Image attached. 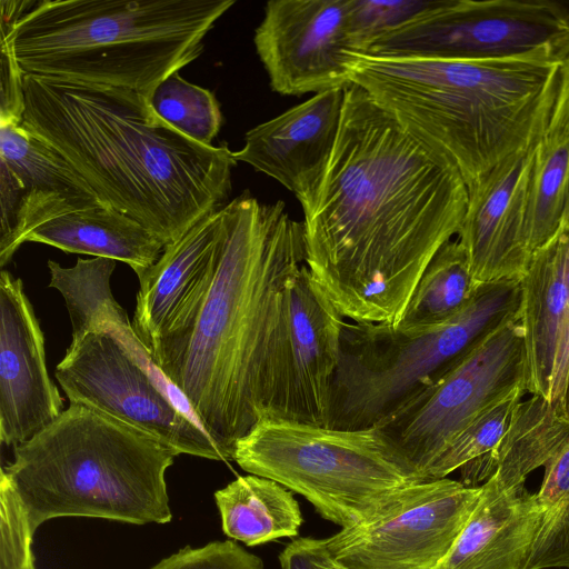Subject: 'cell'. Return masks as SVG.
I'll return each mask as SVG.
<instances>
[{
    "instance_id": "6da1fadb",
    "label": "cell",
    "mask_w": 569,
    "mask_h": 569,
    "mask_svg": "<svg viewBox=\"0 0 569 569\" xmlns=\"http://www.w3.org/2000/svg\"><path fill=\"white\" fill-rule=\"evenodd\" d=\"M467 204L457 167L351 84L322 180L302 206L307 267L345 318L396 323Z\"/></svg>"
},
{
    "instance_id": "7a4b0ae2",
    "label": "cell",
    "mask_w": 569,
    "mask_h": 569,
    "mask_svg": "<svg viewBox=\"0 0 569 569\" xmlns=\"http://www.w3.org/2000/svg\"><path fill=\"white\" fill-rule=\"evenodd\" d=\"M305 264L303 223L282 201L234 198L222 207L217 266L203 298L148 349L227 460L268 417L284 297Z\"/></svg>"
},
{
    "instance_id": "3957f363",
    "label": "cell",
    "mask_w": 569,
    "mask_h": 569,
    "mask_svg": "<svg viewBox=\"0 0 569 569\" xmlns=\"http://www.w3.org/2000/svg\"><path fill=\"white\" fill-rule=\"evenodd\" d=\"M22 124L53 148L103 206L164 246L228 203L237 161L170 127L129 89L23 76Z\"/></svg>"
},
{
    "instance_id": "277c9868",
    "label": "cell",
    "mask_w": 569,
    "mask_h": 569,
    "mask_svg": "<svg viewBox=\"0 0 569 569\" xmlns=\"http://www.w3.org/2000/svg\"><path fill=\"white\" fill-rule=\"evenodd\" d=\"M561 62L353 54L350 81L447 157L469 188L548 123Z\"/></svg>"
},
{
    "instance_id": "5b68a950",
    "label": "cell",
    "mask_w": 569,
    "mask_h": 569,
    "mask_svg": "<svg viewBox=\"0 0 569 569\" xmlns=\"http://www.w3.org/2000/svg\"><path fill=\"white\" fill-rule=\"evenodd\" d=\"M234 0H40L17 19L1 16V37L23 74L133 90L147 99L196 60Z\"/></svg>"
},
{
    "instance_id": "8992f818",
    "label": "cell",
    "mask_w": 569,
    "mask_h": 569,
    "mask_svg": "<svg viewBox=\"0 0 569 569\" xmlns=\"http://www.w3.org/2000/svg\"><path fill=\"white\" fill-rule=\"evenodd\" d=\"M178 455L107 413L70 403L2 467L34 533L59 517L167 523L166 471Z\"/></svg>"
},
{
    "instance_id": "52a82bcc",
    "label": "cell",
    "mask_w": 569,
    "mask_h": 569,
    "mask_svg": "<svg viewBox=\"0 0 569 569\" xmlns=\"http://www.w3.org/2000/svg\"><path fill=\"white\" fill-rule=\"evenodd\" d=\"M521 279L481 283L471 303L440 327L346 322L328 427H379L506 325L520 319Z\"/></svg>"
},
{
    "instance_id": "ba28073f",
    "label": "cell",
    "mask_w": 569,
    "mask_h": 569,
    "mask_svg": "<svg viewBox=\"0 0 569 569\" xmlns=\"http://www.w3.org/2000/svg\"><path fill=\"white\" fill-rule=\"evenodd\" d=\"M233 460L250 475L301 495L341 528L425 481L378 427L341 430L266 418L237 442Z\"/></svg>"
},
{
    "instance_id": "9c48e42d",
    "label": "cell",
    "mask_w": 569,
    "mask_h": 569,
    "mask_svg": "<svg viewBox=\"0 0 569 569\" xmlns=\"http://www.w3.org/2000/svg\"><path fill=\"white\" fill-rule=\"evenodd\" d=\"M70 403L82 405L126 422L172 449L227 461L224 453L174 399L139 338L124 340L113 328L70 342L56 368Z\"/></svg>"
},
{
    "instance_id": "30bf717a",
    "label": "cell",
    "mask_w": 569,
    "mask_h": 569,
    "mask_svg": "<svg viewBox=\"0 0 569 569\" xmlns=\"http://www.w3.org/2000/svg\"><path fill=\"white\" fill-rule=\"evenodd\" d=\"M366 53L561 62L569 56V8L550 0H441L371 41Z\"/></svg>"
},
{
    "instance_id": "8fae6325",
    "label": "cell",
    "mask_w": 569,
    "mask_h": 569,
    "mask_svg": "<svg viewBox=\"0 0 569 569\" xmlns=\"http://www.w3.org/2000/svg\"><path fill=\"white\" fill-rule=\"evenodd\" d=\"M528 392L520 319L461 359L379 426L420 477L472 420L516 392Z\"/></svg>"
},
{
    "instance_id": "7c38bea8",
    "label": "cell",
    "mask_w": 569,
    "mask_h": 569,
    "mask_svg": "<svg viewBox=\"0 0 569 569\" xmlns=\"http://www.w3.org/2000/svg\"><path fill=\"white\" fill-rule=\"evenodd\" d=\"M481 493L448 478L418 481L391 496L358 523L321 540L347 569H436Z\"/></svg>"
},
{
    "instance_id": "4fadbf2b",
    "label": "cell",
    "mask_w": 569,
    "mask_h": 569,
    "mask_svg": "<svg viewBox=\"0 0 569 569\" xmlns=\"http://www.w3.org/2000/svg\"><path fill=\"white\" fill-rule=\"evenodd\" d=\"M345 323L305 264L284 297L267 418L328 427Z\"/></svg>"
},
{
    "instance_id": "5bb4252c",
    "label": "cell",
    "mask_w": 569,
    "mask_h": 569,
    "mask_svg": "<svg viewBox=\"0 0 569 569\" xmlns=\"http://www.w3.org/2000/svg\"><path fill=\"white\" fill-rule=\"evenodd\" d=\"M253 42L271 89L283 96L349 88L348 67L361 53L350 0H271Z\"/></svg>"
},
{
    "instance_id": "9a60e30c",
    "label": "cell",
    "mask_w": 569,
    "mask_h": 569,
    "mask_svg": "<svg viewBox=\"0 0 569 569\" xmlns=\"http://www.w3.org/2000/svg\"><path fill=\"white\" fill-rule=\"evenodd\" d=\"M0 266L38 226L102 204L53 148L21 123H0Z\"/></svg>"
},
{
    "instance_id": "2e32d148",
    "label": "cell",
    "mask_w": 569,
    "mask_h": 569,
    "mask_svg": "<svg viewBox=\"0 0 569 569\" xmlns=\"http://www.w3.org/2000/svg\"><path fill=\"white\" fill-rule=\"evenodd\" d=\"M63 412L48 375L44 336L21 279L0 274V440L17 447Z\"/></svg>"
},
{
    "instance_id": "e0dca14e",
    "label": "cell",
    "mask_w": 569,
    "mask_h": 569,
    "mask_svg": "<svg viewBox=\"0 0 569 569\" xmlns=\"http://www.w3.org/2000/svg\"><path fill=\"white\" fill-rule=\"evenodd\" d=\"M540 138L505 158L468 188L457 240L478 284L521 279L527 269L531 257L526 241L528 198Z\"/></svg>"
},
{
    "instance_id": "ac0fdd59",
    "label": "cell",
    "mask_w": 569,
    "mask_h": 569,
    "mask_svg": "<svg viewBox=\"0 0 569 569\" xmlns=\"http://www.w3.org/2000/svg\"><path fill=\"white\" fill-rule=\"evenodd\" d=\"M346 89L316 93L250 129L244 146L232 151L234 160L273 178L305 206L316 193L336 146Z\"/></svg>"
},
{
    "instance_id": "d6986e66",
    "label": "cell",
    "mask_w": 569,
    "mask_h": 569,
    "mask_svg": "<svg viewBox=\"0 0 569 569\" xmlns=\"http://www.w3.org/2000/svg\"><path fill=\"white\" fill-rule=\"evenodd\" d=\"M221 224L222 208L164 246L159 259L137 273L132 327L147 350L180 327L203 298L217 266Z\"/></svg>"
},
{
    "instance_id": "ffe728a7",
    "label": "cell",
    "mask_w": 569,
    "mask_h": 569,
    "mask_svg": "<svg viewBox=\"0 0 569 569\" xmlns=\"http://www.w3.org/2000/svg\"><path fill=\"white\" fill-rule=\"evenodd\" d=\"M541 509L526 486L503 489L492 478L436 569H525Z\"/></svg>"
},
{
    "instance_id": "44dd1931",
    "label": "cell",
    "mask_w": 569,
    "mask_h": 569,
    "mask_svg": "<svg viewBox=\"0 0 569 569\" xmlns=\"http://www.w3.org/2000/svg\"><path fill=\"white\" fill-rule=\"evenodd\" d=\"M563 228L535 251L521 277L520 321L528 363V392L550 402L551 382L566 306Z\"/></svg>"
},
{
    "instance_id": "7402d4cb",
    "label": "cell",
    "mask_w": 569,
    "mask_h": 569,
    "mask_svg": "<svg viewBox=\"0 0 569 569\" xmlns=\"http://www.w3.org/2000/svg\"><path fill=\"white\" fill-rule=\"evenodd\" d=\"M24 242L121 261L136 274L153 264L164 248L143 226L103 204L50 219L30 231Z\"/></svg>"
},
{
    "instance_id": "603a6c76",
    "label": "cell",
    "mask_w": 569,
    "mask_h": 569,
    "mask_svg": "<svg viewBox=\"0 0 569 569\" xmlns=\"http://www.w3.org/2000/svg\"><path fill=\"white\" fill-rule=\"evenodd\" d=\"M569 441V422L541 396L520 401L498 446L460 469L468 479L492 478L503 489L526 483L528 476L545 465Z\"/></svg>"
},
{
    "instance_id": "cb8c5ba5",
    "label": "cell",
    "mask_w": 569,
    "mask_h": 569,
    "mask_svg": "<svg viewBox=\"0 0 569 569\" xmlns=\"http://www.w3.org/2000/svg\"><path fill=\"white\" fill-rule=\"evenodd\" d=\"M214 500L224 535L249 547L296 537L303 521L292 491L254 475L238 477Z\"/></svg>"
},
{
    "instance_id": "d4e9b609",
    "label": "cell",
    "mask_w": 569,
    "mask_h": 569,
    "mask_svg": "<svg viewBox=\"0 0 569 569\" xmlns=\"http://www.w3.org/2000/svg\"><path fill=\"white\" fill-rule=\"evenodd\" d=\"M116 266V260L102 257L78 258L69 268L48 260L49 287L57 289L64 299L72 327L71 342L106 327L122 337L136 336L127 311L111 291L110 279Z\"/></svg>"
},
{
    "instance_id": "484cf974",
    "label": "cell",
    "mask_w": 569,
    "mask_h": 569,
    "mask_svg": "<svg viewBox=\"0 0 569 569\" xmlns=\"http://www.w3.org/2000/svg\"><path fill=\"white\" fill-rule=\"evenodd\" d=\"M478 284L458 240L445 243L421 274L396 323L397 329L421 332L458 317L473 300Z\"/></svg>"
},
{
    "instance_id": "4316f807",
    "label": "cell",
    "mask_w": 569,
    "mask_h": 569,
    "mask_svg": "<svg viewBox=\"0 0 569 569\" xmlns=\"http://www.w3.org/2000/svg\"><path fill=\"white\" fill-rule=\"evenodd\" d=\"M569 193V133L548 120L538 142L528 198L526 241L532 254L561 229Z\"/></svg>"
},
{
    "instance_id": "83f0119b",
    "label": "cell",
    "mask_w": 569,
    "mask_h": 569,
    "mask_svg": "<svg viewBox=\"0 0 569 569\" xmlns=\"http://www.w3.org/2000/svg\"><path fill=\"white\" fill-rule=\"evenodd\" d=\"M541 516L525 569L569 568V441L545 465Z\"/></svg>"
},
{
    "instance_id": "f1b7e54d",
    "label": "cell",
    "mask_w": 569,
    "mask_h": 569,
    "mask_svg": "<svg viewBox=\"0 0 569 569\" xmlns=\"http://www.w3.org/2000/svg\"><path fill=\"white\" fill-rule=\"evenodd\" d=\"M148 102L160 119L184 137L213 146L222 113L212 91L188 82L177 71L154 88Z\"/></svg>"
},
{
    "instance_id": "f546056e",
    "label": "cell",
    "mask_w": 569,
    "mask_h": 569,
    "mask_svg": "<svg viewBox=\"0 0 569 569\" xmlns=\"http://www.w3.org/2000/svg\"><path fill=\"white\" fill-rule=\"evenodd\" d=\"M525 393H513L472 420L433 461L426 473V480L447 478L468 462L490 453L505 436Z\"/></svg>"
},
{
    "instance_id": "4dcf8cb0",
    "label": "cell",
    "mask_w": 569,
    "mask_h": 569,
    "mask_svg": "<svg viewBox=\"0 0 569 569\" xmlns=\"http://www.w3.org/2000/svg\"><path fill=\"white\" fill-rule=\"evenodd\" d=\"M440 2L441 0H350L352 27L361 53L381 34L427 13Z\"/></svg>"
},
{
    "instance_id": "1f68e13d",
    "label": "cell",
    "mask_w": 569,
    "mask_h": 569,
    "mask_svg": "<svg viewBox=\"0 0 569 569\" xmlns=\"http://www.w3.org/2000/svg\"><path fill=\"white\" fill-rule=\"evenodd\" d=\"M0 569H36L31 550L33 532L9 481L0 479Z\"/></svg>"
},
{
    "instance_id": "d6a6232c",
    "label": "cell",
    "mask_w": 569,
    "mask_h": 569,
    "mask_svg": "<svg viewBox=\"0 0 569 569\" xmlns=\"http://www.w3.org/2000/svg\"><path fill=\"white\" fill-rule=\"evenodd\" d=\"M151 569H264L261 558L232 540L212 541L200 548L184 547Z\"/></svg>"
},
{
    "instance_id": "836d02e7",
    "label": "cell",
    "mask_w": 569,
    "mask_h": 569,
    "mask_svg": "<svg viewBox=\"0 0 569 569\" xmlns=\"http://www.w3.org/2000/svg\"><path fill=\"white\" fill-rule=\"evenodd\" d=\"M23 76L10 42L1 37L0 123L22 122Z\"/></svg>"
},
{
    "instance_id": "e575fe53",
    "label": "cell",
    "mask_w": 569,
    "mask_h": 569,
    "mask_svg": "<svg viewBox=\"0 0 569 569\" xmlns=\"http://www.w3.org/2000/svg\"><path fill=\"white\" fill-rule=\"evenodd\" d=\"M566 234L563 282L566 306L562 318L559 346L551 382L550 403L562 412L565 382L569 366V227H561Z\"/></svg>"
},
{
    "instance_id": "d590c367",
    "label": "cell",
    "mask_w": 569,
    "mask_h": 569,
    "mask_svg": "<svg viewBox=\"0 0 569 569\" xmlns=\"http://www.w3.org/2000/svg\"><path fill=\"white\" fill-rule=\"evenodd\" d=\"M550 120L569 133V56L561 61L559 67ZM561 227H569V193Z\"/></svg>"
},
{
    "instance_id": "8d00e7d4",
    "label": "cell",
    "mask_w": 569,
    "mask_h": 569,
    "mask_svg": "<svg viewBox=\"0 0 569 569\" xmlns=\"http://www.w3.org/2000/svg\"><path fill=\"white\" fill-rule=\"evenodd\" d=\"M281 569H323L317 561L315 538L302 537L286 546L279 556Z\"/></svg>"
},
{
    "instance_id": "74e56055",
    "label": "cell",
    "mask_w": 569,
    "mask_h": 569,
    "mask_svg": "<svg viewBox=\"0 0 569 569\" xmlns=\"http://www.w3.org/2000/svg\"><path fill=\"white\" fill-rule=\"evenodd\" d=\"M315 551L318 563L323 569H347L333 561L325 551L320 539H315Z\"/></svg>"
},
{
    "instance_id": "f35d334b",
    "label": "cell",
    "mask_w": 569,
    "mask_h": 569,
    "mask_svg": "<svg viewBox=\"0 0 569 569\" xmlns=\"http://www.w3.org/2000/svg\"><path fill=\"white\" fill-rule=\"evenodd\" d=\"M562 415H563L565 419L569 422V366H568L566 382H565V391H563V399H562Z\"/></svg>"
},
{
    "instance_id": "ab89813d",
    "label": "cell",
    "mask_w": 569,
    "mask_h": 569,
    "mask_svg": "<svg viewBox=\"0 0 569 569\" xmlns=\"http://www.w3.org/2000/svg\"><path fill=\"white\" fill-rule=\"evenodd\" d=\"M542 569H569V568H542Z\"/></svg>"
}]
</instances>
